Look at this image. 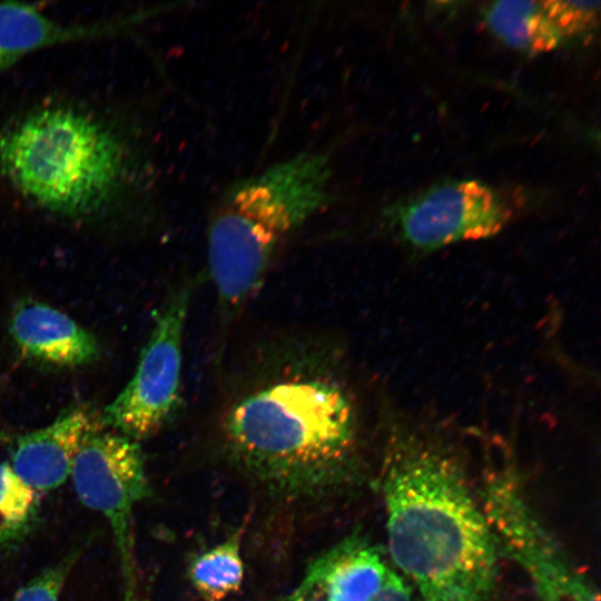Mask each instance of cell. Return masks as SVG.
Returning <instances> with one entry per match:
<instances>
[{
  "label": "cell",
  "mask_w": 601,
  "mask_h": 601,
  "mask_svg": "<svg viewBox=\"0 0 601 601\" xmlns=\"http://www.w3.org/2000/svg\"><path fill=\"white\" fill-rule=\"evenodd\" d=\"M99 425L100 420L87 407L69 408L48 426L22 435L10 465L39 494L59 487L70 477L80 449L99 432Z\"/></svg>",
  "instance_id": "cell-9"
},
{
  "label": "cell",
  "mask_w": 601,
  "mask_h": 601,
  "mask_svg": "<svg viewBox=\"0 0 601 601\" xmlns=\"http://www.w3.org/2000/svg\"><path fill=\"white\" fill-rule=\"evenodd\" d=\"M117 136L92 117L47 108L0 132V173L24 197L68 217L100 213L125 175Z\"/></svg>",
  "instance_id": "cell-4"
},
{
  "label": "cell",
  "mask_w": 601,
  "mask_h": 601,
  "mask_svg": "<svg viewBox=\"0 0 601 601\" xmlns=\"http://www.w3.org/2000/svg\"><path fill=\"white\" fill-rule=\"evenodd\" d=\"M141 17L136 14L91 26H65L46 17L32 4L0 2V70L42 47L108 35Z\"/></svg>",
  "instance_id": "cell-12"
},
{
  "label": "cell",
  "mask_w": 601,
  "mask_h": 601,
  "mask_svg": "<svg viewBox=\"0 0 601 601\" xmlns=\"http://www.w3.org/2000/svg\"><path fill=\"white\" fill-rule=\"evenodd\" d=\"M39 509V493L10 464L0 462V545L20 541L30 531Z\"/></svg>",
  "instance_id": "cell-15"
},
{
  "label": "cell",
  "mask_w": 601,
  "mask_h": 601,
  "mask_svg": "<svg viewBox=\"0 0 601 601\" xmlns=\"http://www.w3.org/2000/svg\"><path fill=\"white\" fill-rule=\"evenodd\" d=\"M239 542V535H233L191 563V582L208 601H219L239 589L244 578Z\"/></svg>",
  "instance_id": "cell-14"
},
{
  "label": "cell",
  "mask_w": 601,
  "mask_h": 601,
  "mask_svg": "<svg viewBox=\"0 0 601 601\" xmlns=\"http://www.w3.org/2000/svg\"><path fill=\"white\" fill-rule=\"evenodd\" d=\"M372 601H411V591L396 573L388 570L381 590Z\"/></svg>",
  "instance_id": "cell-18"
},
{
  "label": "cell",
  "mask_w": 601,
  "mask_h": 601,
  "mask_svg": "<svg viewBox=\"0 0 601 601\" xmlns=\"http://www.w3.org/2000/svg\"><path fill=\"white\" fill-rule=\"evenodd\" d=\"M332 158L308 149L229 184L214 205L207 268L225 319L260 290L280 249L332 201Z\"/></svg>",
  "instance_id": "cell-3"
},
{
  "label": "cell",
  "mask_w": 601,
  "mask_h": 601,
  "mask_svg": "<svg viewBox=\"0 0 601 601\" xmlns=\"http://www.w3.org/2000/svg\"><path fill=\"white\" fill-rule=\"evenodd\" d=\"M217 415L234 461L280 487L309 489L351 465L362 414L342 355L322 338H282L252 355Z\"/></svg>",
  "instance_id": "cell-1"
},
{
  "label": "cell",
  "mask_w": 601,
  "mask_h": 601,
  "mask_svg": "<svg viewBox=\"0 0 601 601\" xmlns=\"http://www.w3.org/2000/svg\"><path fill=\"white\" fill-rule=\"evenodd\" d=\"M78 552L49 566L20 588L12 601H59L62 588L70 573Z\"/></svg>",
  "instance_id": "cell-17"
},
{
  "label": "cell",
  "mask_w": 601,
  "mask_h": 601,
  "mask_svg": "<svg viewBox=\"0 0 601 601\" xmlns=\"http://www.w3.org/2000/svg\"><path fill=\"white\" fill-rule=\"evenodd\" d=\"M540 2L562 38L580 35L591 29L598 21L599 1L546 0Z\"/></svg>",
  "instance_id": "cell-16"
},
{
  "label": "cell",
  "mask_w": 601,
  "mask_h": 601,
  "mask_svg": "<svg viewBox=\"0 0 601 601\" xmlns=\"http://www.w3.org/2000/svg\"><path fill=\"white\" fill-rule=\"evenodd\" d=\"M382 490L390 553L421 601H491L496 540L454 460L418 436L396 431Z\"/></svg>",
  "instance_id": "cell-2"
},
{
  "label": "cell",
  "mask_w": 601,
  "mask_h": 601,
  "mask_svg": "<svg viewBox=\"0 0 601 601\" xmlns=\"http://www.w3.org/2000/svg\"><path fill=\"white\" fill-rule=\"evenodd\" d=\"M484 17L496 37L528 53L550 51L562 40L540 1L492 2L485 9Z\"/></svg>",
  "instance_id": "cell-13"
},
{
  "label": "cell",
  "mask_w": 601,
  "mask_h": 601,
  "mask_svg": "<svg viewBox=\"0 0 601 601\" xmlns=\"http://www.w3.org/2000/svg\"><path fill=\"white\" fill-rule=\"evenodd\" d=\"M483 511L497 546L528 573L540 601H599L593 583L540 523L511 469L486 480Z\"/></svg>",
  "instance_id": "cell-6"
},
{
  "label": "cell",
  "mask_w": 601,
  "mask_h": 601,
  "mask_svg": "<svg viewBox=\"0 0 601 601\" xmlns=\"http://www.w3.org/2000/svg\"><path fill=\"white\" fill-rule=\"evenodd\" d=\"M70 479L81 503L108 520L120 555L126 593L134 592L131 518L148 490L138 442L119 433L92 434L80 449Z\"/></svg>",
  "instance_id": "cell-7"
},
{
  "label": "cell",
  "mask_w": 601,
  "mask_h": 601,
  "mask_svg": "<svg viewBox=\"0 0 601 601\" xmlns=\"http://www.w3.org/2000/svg\"><path fill=\"white\" fill-rule=\"evenodd\" d=\"M387 573L388 569L375 548L349 539L311 566L293 599L319 592L327 601H372Z\"/></svg>",
  "instance_id": "cell-11"
},
{
  "label": "cell",
  "mask_w": 601,
  "mask_h": 601,
  "mask_svg": "<svg viewBox=\"0 0 601 601\" xmlns=\"http://www.w3.org/2000/svg\"><path fill=\"white\" fill-rule=\"evenodd\" d=\"M511 210L489 186L460 180L433 187L403 205L397 213L402 238L413 248L432 252L466 240L496 235Z\"/></svg>",
  "instance_id": "cell-8"
},
{
  "label": "cell",
  "mask_w": 601,
  "mask_h": 601,
  "mask_svg": "<svg viewBox=\"0 0 601 601\" xmlns=\"http://www.w3.org/2000/svg\"><path fill=\"white\" fill-rule=\"evenodd\" d=\"M194 282L181 277L154 313L152 326L136 371L99 417L135 441L158 433L181 403L184 336Z\"/></svg>",
  "instance_id": "cell-5"
},
{
  "label": "cell",
  "mask_w": 601,
  "mask_h": 601,
  "mask_svg": "<svg viewBox=\"0 0 601 601\" xmlns=\"http://www.w3.org/2000/svg\"><path fill=\"white\" fill-rule=\"evenodd\" d=\"M292 601H316V600H313L312 598H302V599H292Z\"/></svg>",
  "instance_id": "cell-19"
},
{
  "label": "cell",
  "mask_w": 601,
  "mask_h": 601,
  "mask_svg": "<svg viewBox=\"0 0 601 601\" xmlns=\"http://www.w3.org/2000/svg\"><path fill=\"white\" fill-rule=\"evenodd\" d=\"M9 333L21 353L50 365L82 366L100 354L91 333L62 312L32 299L17 304Z\"/></svg>",
  "instance_id": "cell-10"
}]
</instances>
